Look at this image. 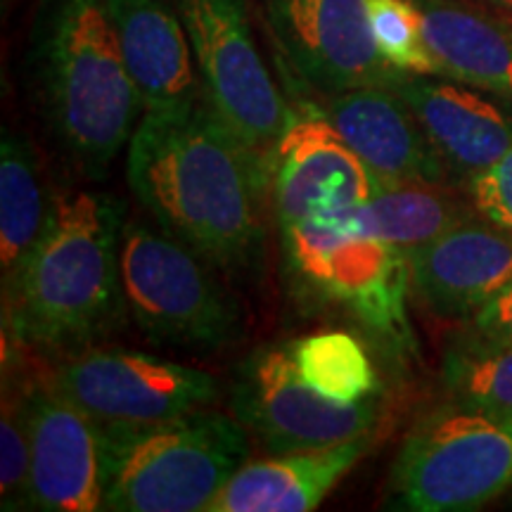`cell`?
<instances>
[{"mask_svg":"<svg viewBox=\"0 0 512 512\" xmlns=\"http://www.w3.org/2000/svg\"><path fill=\"white\" fill-rule=\"evenodd\" d=\"M126 181L157 226L228 280L264 275L266 171L207 98L143 112L126 147Z\"/></svg>","mask_w":512,"mask_h":512,"instance_id":"obj_1","label":"cell"},{"mask_svg":"<svg viewBox=\"0 0 512 512\" xmlns=\"http://www.w3.org/2000/svg\"><path fill=\"white\" fill-rule=\"evenodd\" d=\"M126 204L112 192L55 195L41 240L3 285V347L67 358L98 347L124 325L121 228Z\"/></svg>","mask_w":512,"mask_h":512,"instance_id":"obj_2","label":"cell"},{"mask_svg":"<svg viewBox=\"0 0 512 512\" xmlns=\"http://www.w3.org/2000/svg\"><path fill=\"white\" fill-rule=\"evenodd\" d=\"M27 67L57 147L102 181L143 117L107 0H38Z\"/></svg>","mask_w":512,"mask_h":512,"instance_id":"obj_3","label":"cell"},{"mask_svg":"<svg viewBox=\"0 0 512 512\" xmlns=\"http://www.w3.org/2000/svg\"><path fill=\"white\" fill-rule=\"evenodd\" d=\"M119 266L128 318L155 347L207 356L245 339V306L226 275L157 223L124 221Z\"/></svg>","mask_w":512,"mask_h":512,"instance_id":"obj_4","label":"cell"},{"mask_svg":"<svg viewBox=\"0 0 512 512\" xmlns=\"http://www.w3.org/2000/svg\"><path fill=\"white\" fill-rule=\"evenodd\" d=\"M102 430L105 510L114 512H207L252 451L245 425L214 408L138 430Z\"/></svg>","mask_w":512,"mask_h":512,"instance_id":"obj_5","label":"cell"},{"mask_svg":"<svg viewBox=\"0 0 512 512\" xmlns=\"http://www.w3.org/2000/svg\"><path fill=\"white\" fill-rule=\"evenodd\" d=\"M512 489V413L451 401L425 413L401 441L384 505L470 512Z\"/></svg>","mask_w":512,"mask_h":512,"instance_id":"obj_6","label":"cell"},{"mask_svg":"<svg viewBox=\"0 0 512 512\" xmlns=\"http://www.w3.org/2000/svg\"><path fill=\"white\" fill-rule=\"evenodd\" d=\"M361 209V207H358ZM358 209H332L280 223L290 273L311 292L349 306L368 328L406 339V254L370 238Z\"/></svg>","mask_w":512,"mask_h":512,"instance_id":"obj_7","label":"cell"},{"mask_svg":"<svg viewBox=\"0 0 512 512\" xmlns=\"http://www.w3.org/2000/svg\"><path fill=\"white\" fill-rule=\"evenodd\" d=\"M204 98L264 166L283 136L290 102L256 46L249 0H174Z\"/></svg>","mask_w":512,"mask_h":512,"instance_id":"obj_8","label":"cell"},{"mask_svg":"<svg viewBox=\"0 0 512 512\" xmlns=\"http://www.w3.org/2000/svg\"><path fill=\"white\" fill-rule=\"evenodd\" d=\"M46 380L107 430H138L209 408L214 375L128 349H86L60 358Z\"/></svg>","mask_w":512,"mask_h":512,"instance_id":"obj_9","label":"cell"},{"mask_svg":"<svg viewBox=\"0 0 512 512\" xmlns=\"http://www.w3.org/2000/svg\"><path fill=\"white\" fill-rule=\"evenodd\" d=\"M230 413L271 456L335 446L377 430L375 399H325L299 375L290 344H264L240 361L230 387Z\"/></svg>","mask_w":512,"mask_h":512,"instance_id":"obj_10","label":"cell"},{"mask_svg":"<svg viewBox=\"0 0 512 512\" xmlns=\"http://www.w3.org/2000/svg\"><path fill=\"white\" fill-rule=\"evenodd\" d=\"M280 62L313 95L399 79L375 46L366 0H256Z\"/></svg>","mask_w":512,"mask_h":512,"instance_id":"obj_11","label":"cell"},{"mask_svg":"<svg viewBox=\"0 0 512 512\" xmlns=\"http://www.w3.org/2000/svg\"><path fill=\"white\" fill-rule=\"evenodd\" d=\"M380 188L316 102L290 105L283 136L268 159V204L278 226L320 211L358 209Z\"/></svg>","mask_w":512,"mask_h":512,"instance_id":"obj_12","label":"cell"},{"mask_svg":"<svg viewBox=\"0 0 512 512\" xmlns=\"http://www.w3.org/2000/svg\"><path fill=\"white\" fill-rule=\"evenodd\" d=\"M31 437V494L34 510H105L107 437L76 403L46 377L24 384Z\"/></svg>","mask_w":512,"mask_h":512,"instance_id":"obj_13","label":"cell"},{"mask_svg":"<svg viewBox=\"0 0 512 512\" xmlns=\"http://www.w3.org/2000/svg\"><path fill=\"white\" fill-rule=\"evenodd\" d=\"M406 261L415 294L434 316L472 320L512 285V235L477 214Z\"/></svg>","mask_w":512,"mask_h":512,"instance_id":"obj_14","label":"cell"},{"mask_svg":"<svg viewBox=\"0 0 512 512\" xmlns=\"http://www.w3.org/2000/svg\"><path fill=\"white\" fill-rule=\"evenodd\" d=\"M392 88L411 107L451 178L467 183L512 147V107L489 93L415 74H401Z\"/></svg>","mask_w":512,"mask_h":512,"instance_id":"obj_15","label":"cell"},{"mask_svg":"<svg viewBox=\"0 0 512 512\" xmlns=\"http://www.w3.org/2000/svg\"><path fill=\"white\" fill-rule=\"evenodd\" d=\"M382 185L448 183V171L406 100L392 86H363L313 100Z\"/></svg>","mask_w":512,"mask_h":512,"instance_id":"obj_16","label":"cell"},{"mask_svg":"<svg viewBox=\"0 0 512 512\" xmlns=\"http://www.w3.org/2000/svg\"><path fill=\"white\" fill-rule=\"evenodd\" d=\"M143 112H171L204 98L174 0H107Z\"/></svg>","mask_w":512,"mask_h":512,"instance_id":"obj_17","label":"cell"},{"mask_svg":"<svg viewBox=\"0 0 512 512\" xmlns=\"http://www.w3.org/2000/svg\"><path fill=\"white\" fill-rule=\"evenodd\" d=\"M375 430L316 451L283 453L245 463L211 501L207 512H306L361 463Z\"/></svg>","mask_w":512,"mask_h":512,"instance_id":"obj_18","label":"cell"},{"mask_svg":"<svg viewBox=\"0 0 512 512\" xmlns=\"http://www.w3.org/2000/svg\"><path fill=\"white\" fill-rule=\"evenodd\" d=\"M441 76L512 107V19L465 0H413Z\"/></svg>","mask_w":512,"mask_h":512,"instance_id":"obj_19","label":"cell"},{"mask_svg":"<svg viewBox=\"0 0 512 512\" xmlns=\"http://www.w3.org/2000/svg\"><path fill=\"white\" fill-rule=\"evenodd\" d=\"M55 195H50L41 157L24 133H0V273L8 285L41 240Z\"/></svg>","mask_w":512,"mask_h":512,"instance_id":"obj_20","label":"cell"},{"mask_svg":"<svg viewBox=\"0 0 512 512\" xmlns=\"http://www.w3.org/2000/svg\"><path fill=\"white\" fill-rule=\"evenodd\" d=\"M472 216H477L475 204L448 183L382 185L373 200L358 209V223L370 238L401 254L430 245Z\"/></svg>","mask_w":512,"mask_h":512,"instance_id":"obj_21","label":"cell"},{"mask_svg":"<svg viewBox=\"0 0 512 512\" xmlns=\"http://www.w3.org/2000/svg\"><path fill=\"white\" fill-rule=\"evenodd\" d=\"M299 375L323 394L339 403H361L375 399L380 377L368 349L344 330H323L290 344Z\"/></svg>","mask_w":512,"mask_h":512,"instance_id":"obj_22","label":"cell"},{"mask_svg":"<svg viewBox=\"0 0 512 512\" xmlns=\"http://www.w3.org/2000/svg\"><path fill=\"white\" fill-rule=\"evenodd\" d=\"M441 377L451 401L512 413V344L470 335L448 351Z\"/></svg>","mask_w":512,"mask_h":512,"instance_id":"obj_23","label":"cell"},{"mask_svg":"<svg viewBox=\"0 0 512 512\" xmlns=\"http://www.w3.org/2000/svg\"><path fill=\"white\" fill-rule=\"evenodd\" d=\"M19 354H3V411H0V508L34 510L31 494V437L24 382H17Z\"/></svg>","mask_w":512,"mask_h":512,"instance_id":"obj_24","label":"cell"},{"mask_svg":"<svg viewBox=\"0 0 512 512\" xmlns=\"http://www.w3.org/2000/svg\"><path fill=\"white\" fill-rule=\"evenodd\" d=\"M368 24L382 60L399 74L441 76L413 0H366Z\"/></svg>","mask_w":512,"mask_h":512,"instance_id":"obj_25","label":"cell"},{"mask_svg":"<svg viewBox=\"0 0 512 512\" xmlns=\"http://www.w3.org/2000/svg\"><path fill=\"white\" fill-rule=\"evenodd\" d=\"M467 197L482 219L512 235V147L496 164L467 181Z\"/></svg>","mask_w":512,"mask_h":512,"instance_id":"obj_26","label":"cell"},{"mask_svg":"<svg viewBox=\"0 0 512 512\" xmlns=\"http://www.w3.org/2000/svg\"><path fill=\"white\" fill-rule=\"evenodd\" d=\"M470 335L486 342L512 344V285L472 318Z\"/></svg>","mask_w":512,"mask_h":512,"instance_id":"obj_27","label":"cell"},{"mask_svg":"<svg viewBox=\"0 0 512 512\" xmlns=\"http://www.w3.org/2000/svg\"><path fill=\"white\" fill-rule=\"evenodd\" d=\"M482 3L491 5L496 10H503L505 15H512V0H482Z\"/></svg>","mask_w":512,"mask_h":512,"instance_id":"obj_28","label":"cell"},{"mask_svg":"<svg viewBox=\"0 0 512 512\" xmlns=\"http://www.w3.org/2000/svg\"><path fill=\"white\" fill-rule=\"evenodd\" d=\"M508 17H510V19H512V15H508Z\"/></svg>","mask_w":512,"mask_h":512,"instance_id":"obj_29","label":"cell"}]
</instances>
